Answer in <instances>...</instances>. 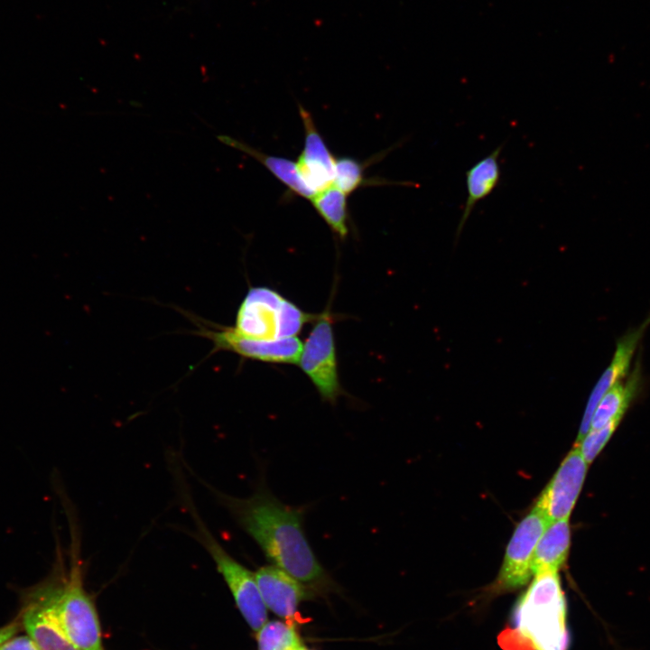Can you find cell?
<instances>
[{
	"label": "cell",
	"instance_id": "cell-1",
	"mask_svg": "<svg viewBox=\"0 0 650 650\" xmlns=\"http://www.w3.org/2000/svg\"><path fill=\"white\" fill-rule=\"evenodd\" d=\"M208 488L273 565L315 592L336 588L306 536L304 518L309 506H292L282 502L270 490L265 475H261L255 491L247 497Z\"/></svg>",
	"mask_w": 650,
	"mask_h": 650
},
{
	"label": "cell",
	"instance_id": "cell-2",
	"mask_svg": "<svg viewBox=\"0 0 650 650\" xmlns=\"http://www.w3.org/2000/svg\"><path fill=\"white\" fill-rule=\"evenodd\" d=\"M70 548L64 552L57 543L51 571L34 588L79 650H105L97 608L84 587L80 543L70 518Z\"/></svg>",
	"mask_w": 650,
	"mask_h": 650
},
{
	"label": "cell",
	"instance_id": "cell-3",
	"mask_svg": "<svg viewBox=\"0 0 650 650\" xmlns=\"http://www.w3.org/2000/svg\"><path fill=\"white\" fill-rule=\"evenodd\" d=\"M534 576L514 607L512 632L532 650H568L566 600L558 571Z\"/></svg>",
	"mask_w": 650,
	"mask_h": 650
},
{
	"label": "cell",
	"instance_id": "cell-4",
	"mask_svg": "<svg viewBox=\"0 0 650 650\" xmlns=\"http://www.w3.org/2000/svg\"><path fill=\"white\" fill-rule=\"evenodd\" d=\"M319 316L304 311L273 288L254 286L240 302L231 329L242 337L275 340L297 337L307 323H313Z\"/></svg>",
	"mask_w": 650,
	"mask_h": 650
},
{
	"label": "cell",
	"instance_id": "cell-5",
	"mask_svg": "<svg viewBox=\"0 0 650 650\" xmlns=\"http://www.w3.org/2000/svg\"><path fill=\"white\" fill-rule=\"evenodd\" d=\"M177 478L180 497L194 524L191 534L212 558L244 619L257 632L266 622L267 612L255 573L233 558L213 536L201 520L182 477Z\"/></svg>",
	"mask_w": 650,
	"mask_h": 650
},
{
	"label": "cell",
	"instance_id": "cell-6",
	"mask_svg": "<svg viewBox=\"0 0 650 650\" xmlns=\"http://www.w3.org/2000/svg\"><path fill=\"white\" fill-rule=\"evenodd\" d=\"M333 320L329 309L320 313L302 344L298 362L320 398L332 404L345 394L339 376Z\"/></svg>",
	"mask_w": 650,
	"mask_h": 650
},
{
	"label": "cell",
	"instance_id": "cell-7",
	"mask_svg": "<svg viewBox=\"0 0 650 650\" xmlns=\"http://www.w3.org/2000/svg\"><path fill=\"white\" fill-rule=\"evenodd\" d=\"M197 325L196 333L213 343L211 353L231 351L243 358L273 364H296L299 362L302 343L298 337L275 340H263L242 337L231 327L220 326L190 317Z\"/></svg>",
	"mask_w": 650,
	"mask_h": 650
},
{
	"label": "cell",
	"instance_id": "cell-8",
	"mask_svg": "<svg viewBox=\"0 0 650 650\" xmlns=\"http://www.w3.org/2000/svg\"><path fill=\"white\" fill-rule=\"evenodd\" d=\"M551 523L535 507L518 524L506 547L495 584L497 591H509L526 585L533 573L537 543Z\"/></svg>",
	"mask_w": 650,
	"mask_h": 650
},
{
	"label": "cell",
	"instance_id": "cell-9",
	"mask_svg": "<svg viewBox=\"0 0 650 650\" xmlns=\"http://www.w3.org/2000/svg\"><path fill=\"white\" fill-rule=\"evenodd\" d=\"M588 463L577 446L568 453L534 507L550 522L569 518L580 495Z\"/></svg>",
	"mask_w": 650,
	"mask_h": 650
},
{
	"label": "cell",
	"instance_id": "cell-10",
	"mask_svg": "<svg viewBox=\"0 0 650 650\" xmlns=\"http://www.w3.org/2000/svg\"><path fill=\"white\" fill-rule=\"evenodd\" d=\"M255 576L265 607L286 621L299 622L300 604L315 591L273 564L258 568Z\"/></svg>",
	"mask_w": 650,
	"mask_h": 650
},
{
	"label": "cell",
	"instance_id": "cell-11",
	"mask_svg": "<svg viewBox=\"0 0 650 650\" xmlns=\"http://www.w3.org/2000/svg\"><path fill=\"white\" fill-rule=\"evenodd\" d=\"M304 127V147L297 162L308 188L316 195L334 183L336 159L319 133L311 115L299 106Z\"/></svg>",
	"mask_w": 650,
	"mask_h": 650
},
{
	"label": "cell",
	"instance_id": "cell-12",
	"mask_svg": "<svg viewBox=\"0 0 650 650\" xmlns=\"http://www.w3.org/2000/svg\"><path fill=\"white\" fill-rule=\"evenodd\" d=\"M649 325L650 313L638 327L628 330L617 341L613 358L590 395L575 445L590 431L593 413L603 395L627 374L636 349Z\"/></svg>",
	"mask_w": 650,
	"mask_h": 650
},
{
	"label": "cell",
	"instance_id": "cell-13",
	"mask_svg": "<svg viewBox=\"0 0 650 650\" xmlns=\"http://www.w3.org/2000/svg\"><path fill=\"white\" fill-rule=\"evenodd\" d=\"M20 620L39 650H79L65 634L51 607L34 587L23 595Z\"/></svg>",
	"mask_w": 650,
	"mask_h": 650
},
{
	"label": "cell",
	"instance_id": "cell-14",
	"mask_svg": "<svg viewBox=\"0 0 650 650\" xmlns=\"http://www.w3.org/2000/svg\"><path fill=\"white\" fill-rule=\"evenodd\" d=\"M503 146L500 144L465 172L467 199L457 228L456 239L461 234L475 206L489 196L498 185L501 178L499 156Z\"/></svg>",
	"mask_w": 650,
	"mask_h": 650
},
{
	"label": "cell",
	"instance_id": "cell-15",
	"mask_svg": "<svg viewBox=\"0 0 650 650\" xmlns=\"http://www.w3.org/2000/svg\"><path fill=\"white\" fill-rule=\"evenodd\" d=\"M217 138L224 144L239 150L255 158L296 195L310 200H311L315 196V194L305 184L298 170L297 162L287 158L265 154L250 145L226 135H218Z\"/></svg>",
	"mask_w": 650,
	"mask_h": 650
},
{
	"label": "cell",
	"instance_id": "cell-16",
	"mask_svg": "<svg viewBox=\"0 0 650 650\" xmlns=\"http://www.w3.org/2000/svg\"><path fill=\"white\" fill-rule=\"evenodd\" d=\"M571 530L569 518L552 522L540 537L534 555V575L542 571H558L569 553Z\"/></svg>",
	"mask_w": 650,
	"mask_h": 650
},
{
	"label": "cell",
	"instance_id": "cell-17",
	"mask_svg": "<svg viewBox=\"0 0 650 650\" xmlns=\"http://www.w3.org/2000/svg\"><path fill=\"white\" fill-rule=\"evenodd\" d=\"M642 375L636 365L625 381L617 382L601 398L593 413L590 430L602 428L613 421H621L640 389Z\"/></svg>",
	"mask_w": 650,
	"mask_h": 650
},
{
	"label": "cell",
	"instance_id": "cell-18",
	"mask_svg": "<svg viewBox=\"0 0 650 650\" xmlns=\"http://www.w3.org/2000/svg\"><path fill=\"white\" fill-rule=\"evenodd\" d=\"M347 194L332 185L317 193L311 200L317 213L341 239L348 234Z\"/></svg>",
	"mask_w": 650,
	"mask_h": 650
},
{
	"label": "cell",
	"instance_id": "cell-19",
	"mask_svg": "<svg viewBox=\"0 0 650 650\" xmlns=\"http://www.w3.org/2000/svg\"><path fill=\"white\" fill-rule=\"evenodd\" d=\"M258 650H297L302 645L296 624L289 621L265 622L256 632Z\"/></svg>",
	"mask_w": 650,
	"mask_h": 650
},
{
	"label": "cell",
	"instance_id": "cell-20",
	"mask_svg": "<svg viewBox=\"0 0 650 650\" xmlns=\"http://www.w3.org/2000/svg\"><path fill=\"white\" fill-rule=\"evenodd\" d=\"M361 162L350 157L336 159L333 185L347 195L369 181L365 178V167Z\"/></svg>",
	"mask_w": 650,
	"mask_h": 650
},
{
	"label": "cell",
	"instance_id": "cell-21",
	"mask_svg": "<svg viewBox=\"0 0 650 650\" xmlns=\"http://www.w3.org/2000/svg\"><path fill=\"white\" fill-rule=\"evenodd\" d=\"M619 422L620 421H613L602 428L590 430L583 439L575 445L580 449L583 459L588 464L591 463L601 451Z\"/></svg>",
	"mask_w": 650,
	"mask_h": 650
},
{
	"label": "cell",
	"instance_id": "cell-22",
	"mask_svg": "<svg viewBox=\"0 0 650 650\" xmlns=\"http://www.w3.org/2000/svg\"><path fill=\"white\" fill-rule=\"evenodd\" d=\"M0 650H39L29 635L13 636L0 644Z\"/></svg>",
	"mask_w": 650,
	"mask_h": 650
},
{
	"label": "cell",
	"instance_id": "cell-23",
	"mask_svg": "<svg viewBox=\"0 0 650 650\" xmlns=\"http://www.w3.org/2000/svg\"><path fill=\"white\" fill-rule=\"evenodd\" d=\"M21 627H23L21 620L17 619L0 627V644L16 635L20 631Z\"/></svg>",
	"mask_w": 650,
	"mask_h": 650
},
{
	"label": "cell",
	"instance_id": "cell-24",
	"mask_svg": "<svg viewBox=\"0 0 650 650\" xmlns=\"http://www.w3.org/2000/svg\"><path fill=\"white\" fill-rule=\"evenodd\" d=\"M297 650H311V649H308V648H306L305 646L302 645V646L299 647Z\"/></svg>",
	"mask_w": 650,
	"mask_h": 650
}]
</instances>
